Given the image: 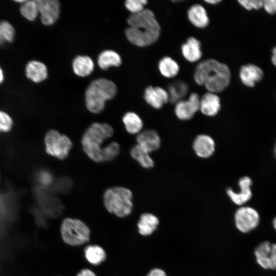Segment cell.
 <instances>
[{"label": "cell", "instance_id": "cell-15", "mask_svg": "<svg viewBox=\"0 0 276 276\" xmlns=\"http://www.w3.org/2000/svg\"><path fill=\"white\" fill-rule=\"evenodd\" d=\"M136 140L137 145L149 153L157 150L161 144L158 134L151 129L141 131L137 134Z\"/></svg>", "mask_w": 276, "mask_h": 276}, {"label": "cell", "instance_id": "cell-23", "mask_svg": "<svg viewBox=\"0 0 276 276\" xmlns=\"http://www.w3.org/2000/svg\"><path fill=\"white\" fill-rule=\"evenodd\" d=\"M73 71L80 77L89 75L93 71L94 64L92 59L86 56H78L73 61Z\"/></svg>", "mask_w": 276, "mask_h": 276}, {"label": "cell", "instance_id": "cell-35", "mask_svg": "<svg viewBox=\"0 0 276 276\" xmlns=\"http://www.w3.org/2000/svg\"><path fill=\"white\" fill-rule=\"evenodd\" d=\"M37 179L41 187L45 188L54 182L53 177L48 171L42 170L39 172Z\"/></svg>", "mask_w": 276, "mask_h": 276}, {"label": "cell", "instance_id": "cell-3", "mask_svg": "<svg viewBox=\"0 0 276 276\" xmlns=\"http://www.w3.org/2000/svg\"><path fill=\"white\" fill-rule=\"evenodd\" d=\"M113 133L112 128L106 123H93L85 131L82 137L83 149L87 155L96 162H102L104 141Z\"/></svg>", "mask_w": 276, "mask_h": 276}, {"label": "cell", "instance_id": "cell-29", "mask_svg": "<svg viewBox=\"0 0 276 276\" xmlns=\"http://www.w3.org/2000/svg\"><path fill=\"white\" fill-rule=\"evenodd\" d=\"M20 11L21 15L27 19L34 20L39 13L37 1H25Z\"/></svg>", "mask_w": 276, "mask_h": 276}, {"label": "cell", "instance_id": "cell-2", "mask_svg": "<svg viewBox=\"0 0 276 276\" xmlns=\"http://www.w3.org/2000/svg\"><path fill=\"white\" fill-rule=\"evenodd\" d=\"M194 79L195 82L204 86L208 92H222L229 85L231 73L225 64L213 59H206L196 66Z\"/></svg>", "mask_w": 276, "mask_h": 276}, {"label": "cell", "instance_id": "cell-31", "mask_svg": "<svg viewBox=\"0 0 276 276\" xmlns=\"http://www.w3.org/2000/svg\"><path fill=\"white\" fill-rule=\"evenodd\" d=\"M120 151L119 145L114 142L109 143L105 146L103 149V160L110 161L114 159L119 154Z\"/></svg>", "mask_w": 276, "mask_h": 276}, {"label": "cell", "instance_id": "cell-1", "mask_svg": "<svg viewBox=\"0 0 276 276\" xmlns=\"http://www.w3.org/2000/svg\"><path fill=\"white\" fill-rule=\"evenodd\" d=\"M127 22L130 27L126 30V36L135 45L144 47L151 45L159 37L160 26L153 12L149 9L131 14Z\"/></svg>", "mask_w": 276, "mask_h": 276}, {"label": "cell", "instance_id": "cell-6", "mask_svg": "<svg viewBox=\"0 0 276 276\" xmlns=\"http://www.w3.org/2000/svg\"><path fill=\"white\" fill-rule=\"evenodd\" d=\"M60 232L63 241L72 246L88 244L90 231L88 226L77 218L66 217L61 223Z\"/></svg>", "mask_w": 276, "mask_h": 276}, {"label": "cell", "instance_id": "cell-22", "mask_svg": "<svg viewBox=\"0 0 276 276\" xmlns=\"http://www.w3.org/2000/svg\"><path fill=\"white\" fill-rule=\"evenodd\" d=\"M27 77L34 82H40L44 80L48 76L46 66L41 62L31 61L26 67Z\"/></svg>", "mask_w": 276, "mask_h": 276}, {"label": "cell", "instance_id": "cell-18", "mask_svg": "<svg viewBox=\"0 0 276 276\" xmlns=\"http://www.w3.org/2000/svg\"><path fill=\"white\" fill-rule=\"evenodd\" d=\"M159 224L158 218L150 213H144L140 215L137 222L139 234L144 237L152 235Z\"/></svg>", "mask_w": 276, "mask_h": 276}, {"label": "cell", "instance_id": "cell-44", "mask_svg": "<svg viewBox=\"0 0 276 276\" xmlns=\"http://www.w3.org/2000/svg\"><path fill=\"white\" fill-rule=\"evenodd\" d=\"M274 151V154H275V157H276V144H275V145Z\"/></svg>", "mask_w": 276, "mask_h": 276}, {"label": "cell", "instance_id": "cell-19", "mask_svg": "<svg viewBox=\"0 0 276 276\" xmlns=\"http://www.w3.org/2000/svg\"><path fill=\"white\" fill-rule=\"evenodd\" d=\"M184 58L188 61L194 62L199 60L202 56L201 43L196 38H189L181 47Z\"/></svg>", "mask_w": 276, "mask_h": 276}, {"label": "cell", "instance_id": "cell-33", "mask_svg": "<svg viewBox=\"0 0 276 276\" xmlns=\"http://www.w3.org/2000/svg\"><path fill=\"white\" fill-rule=\"evenodd\" d=\"M147 3L146 0H127L125 2V5L132 14H136L144 10V6Z\"/></svg>", "mask_w": 276, "mask_h": 276}, {"label": "cell", "instance_id": "cell-34", "mask_svg": "<svg viewBox=\"0 0 276 276\" xmlns=\"http://www.w3.org/2000/svg\"><path fill=\"white\" fill-rule=\"evenodd\" d=\"M13 121L10 116L0 110V132H8L11 129Z\"/></svg>", "mask_w": 276, "mask_h": 276}, {"label": "cell", "instance_id": "cell-32", "mask_svg": "<svg viewBox=\"0 0 276 276\" xmlns=\"http://www.w3.org/2000/svg\"><path fill=\"white\" fill-rule=\"evenodd\" d=\"M72 182L71 179L67 177H62L58 179L56 182H53V189L61 193L68 192L71 189Z\"/></svg>", "mask_w": 276, "mask_h": 276}, {"label": "cell", "instance_id": "cell-17", "mask_svg": "<svg viewBox=\"0 0 276 276\" xmlns=\"http://www.w3.org/2000/svg\"><path fill=\"white\" fill-rule=\"evenodd\" d=\"M220 108V99L216 94L208 92L200 98L199 110L204 115L214 117L218 114Z\"/></svg>", "mask_w": 276, "mask_h": 276}, {"label": "cell", "instance_id": "cell-11", "mask_svg": "<svg viewBox=\"0 0 276 276\" xmlns=\"http://www.w3.org/2000/svg\"><path fill=\"white\" fill-rule=\"evenodd\" d=\"M238 185V191H235L229 188L226 190V193L235 204L242 205L248 202L252 197V180L249 177L245 176L240 178Z\"/></svg>", "mask_w": 276, "mask_h": 276}, {"label": "cell", "instance_id": "cell-36", "mask_svg": "<svg viewBox=\"0 0 276 276\" xmlns=\"http://www.w3.org/2000/svg\"><path fill=\"white\" fill-rule=\"evenodd\" d=\"M240 5L248 10H258L263 7V1L258 0H240Z\"/></svg>", "mask_w": 276, "mask_h": 276}, {"label": "cell", "instance_id": "cell-30", "mask_svg": "<svg viewBox=\"0 0 276 276\" xmlns=\"http://www.w3.org/2000/svg\"><path fill=\"white\" fill-rule=\"evenodd\" d=\"M15 35L13 26L8 21H0V44L12 42Z\"/></svg>", "mask_w": 276, "mask_h": 276}, {"label": "cell", "instance_id": "cell-14", "mask_svg": "<svg viewBox=\"0 0 276 276\" xmlns=\"http://www.w3.org/2000/svg\"><path fill=\"white\" fill-rule=\"evenodd\" d=\"M144 98L148 104L155 109L162 108L169 101L167 91L158 86L148 87L145 90Z\"/></svg>", "mask_w": 276, "mask_h": 276}, {"label": "cell", "instance_id": "cell-40", "mask_svg": "<svg viewBox=\"0 0 276 276\" xmlns=\"http://www.w3.org/2000/svg\"><path fill=\"white\" fill-rule=\"evenodd\" d=\"M271 60L273 64L276 66V46L272 50Z\"/></svg>", "mask_w": 276, "mask_h": 276}, {"label": "cell", "instance_id": "cell-26", "mask_svg": "<svg viewBox=\"0 0 276 276\" xmlns=\"http://www.w3.org/2000/svg\"><path fill=\"white\" fill-rule=\"evenodd\" d=\"M149 153L137 145L132 147L130 150L132 157L136 160L142 167L146 169L152 168L154 164Z\"/></svg>", "mask_w": 276, "mask_h": 276}, {"label": "cell", "instance_id": "cell-37", "mask_svg": "<svg viewBox=\"0 0 276 276\" xmlns=\"http://www.w3.org/2000/svg\"><path fill=\"white\" fill-rule=\"evenodd\" d=\"M263 7L267 13L276 14V0L263 1Z\"/></svg>", "mask_w": 276, "mask_h": 276}, {"label": "cell", "instance_id": "cell-20", "mask_svg": "<svg viewBox=\"0 0 276 276\" xmlns=\"http://www.w3.org/2000/svg\"><path fill=\"white\" fill-rule=\"evenodd\" d=\"M189 21L196 27L205 28L209 24V18L205 8L199 4L192 6L188 11Z\"/></svg>", "mask_w": 276, "mask_h": 276}, {"label": "cell", "instance_id": "cell-28", "mask_svg": "<svg viewBox=\"0 0 276 276\" xmlns=\"http://www.w3.org/2000/svg\"><path fill=\"white\" fill-rule=\"evenodd\" d=\"M123 122L126 130L131 134L140 133L143 126L141 118L132 112L126 113L123 117Z\"/></svg>", "mask_w": 276, "mask_h": 276}, {"label": "cell", "instance_id": "cell-9", "mask_svg": "<svg viewBox=\"0 0 276 276\" xmlns=\"http://www.w3.org/2000/svg\"><path fill=\"white\" fill-rule=\"evenodd\" d=\"M254 254L257 263L266 270H276V243L268 241L260 243Z\"/></svg>", "mask_w": 276, "mask_h": 276}, {"label": "cell", "instance_id": "cell-42", "mask_svg": "<svg viewBox=\"0 0 276 276\" xmlns=\"http://www.w3.org/2000/svg\"><path fill=\"white\" fill-rule=\"evenodd\" d=\"M4 74L2 70L0 67V84L3 81Z\"/></svg>", "mask_w": 276, "mask_h": 276}, {"label": "cell", "instance_id": "cell-39", "mask_svg": "<svg viewBox=\"0 0 276 276\" xmlns=\"http://www.w3.org/2000/svg\"><path fill=\"white\" fill-rule=\"evenodd\" d=\"M76 276H97L96 273L91 270L85 268L80 270Z\"/></svg>", "mask_w": 276, "mask_h": 276}, {"label": "cell", "instance_id": "cell-24", "mask_svg": "<svg viewBox=\"0 0 276 276\" xmlns=\"http://www.w3.org/2000/svg\"><path fill=\"white\" fill-rule=\"evenodd\" d=\"M122 60L120 55L112 50H105L101 52L98 58V64L100 67L106 70L110 66H119Z\"/></svg>", "mask_w": 276, "mask_h": 276}, {"label": "cell", "instance_id": "cell-5", "mask_svg": "<svg viewBox=\"0 0 276 276\" xmlns=\"http://www.w3.org/2000/svg\"><path fill=\"white\" fill-rule=\"evenodd\" d=\"M117 93V87L111 81L101 78L93 81L85 91V102L89 111L98 113L101 112L106 101L112 99Z\"/></svg>", "mask_w": 276, "mask_h": 276}, {"label": "cell", "instance_id": "cell-7", "mask_svg": "<svg viewBox=\"0 0 276 276\" xmlns=\"http://www.w3.org/2000/svg\"><path fill=\"white\" fill-rule=\"evenodd\" d=\"M44 144L47 153L60 159L65 158L72 147L70 138L55 130H50L47 132Z\"/></svg>", "mask_w": 276, "mask_h": 276}, {"label": "cell", "instance_id": "cell-25", "mask_svg": "<svg viewBox=\"0 0 276 276\" xmlns=\"http://www.w3.org/2000/svg\"><path fill=\"white\" fill-rule=\"evenodd\" d=\"M158 69L160 74L166 78H172L177 75L179 71L178 63L172 58L166 56L159 61Z\"/></svg>", "mask_w": 276, "mask_h": 276}, {"label": "cell", "instance_id": "cell-21", "mask_svg": "<svg viewBox=\"0 0 276 276\" xmlns=\"http://www.w3.org/2000/svg\"><path fill=\"white\" fill-rule=\"evenodd\" d=\"M84 254L87 262L95 266L102 264L107 258L105 250L96 244H86L84 249Z\"/></svg>", "mask_w": 276, "mask_h": 276}, {"label": "cell", "instance_id": "cell-41", "mask_svg": "<svg viewBox=\"0 0 276 276\" xmlns=\"http://www.w3.org/2000/svg\"><path fill=\"white\" fill-rule=\"evenodd\" d=\"M205 2L210 4L215 5V4H217L219 3H220L221 1H219V0H209V1L208 0V1H205Z\"/></svg>", "mask_w": 276, "mask_h": 276}, {"label": "cell", "instance_id": "cell-27", "mask_svg": "<svg viewBox=\"0 0 276 276\" xmlns=\"http://www.w3.org/2000/svg\"><path fill=\"white\" fill-rule=\"evenodd\" d=\"M188 91V85L183 82L176 81L171 84L167 91L169 101L172 103H177L183 100Z\"/></svg>", "mask_w": 276, "mask_h": 276}, {"label": "cell", "instance_id": "cell-38", "mask_svg": "<svg viewBox=\"0 0 276 276\" xmlns=\"http://www.w3.org/2000/svg\"><path fill=\"white\" fill-rule=\"evenodd\" d=\"M146 276H167V275L162 269L155 268L151 269Z\"/></svg>", "mask_w": 276, "mask_h": 276}, {"label": "cell", "instance_id": "cell-8", "mask_svg": "<svg viewBox=\"0 0 276 276\" xmlns=\"http://www.w3.org/2000/svg\"><path fill=\"white\" fill-rule=\"evenodd\" d=\"M260 217L259 213L253 208L242 206L235 214V222L237 229L241 232L247 233L255 229L259 224Z\"/></svg>", "mask_w": 276, "mask_h": 276}, {"label": "cell", "instance_id": "cell-13", "mask_svg": "<svg viewBox=\"0 0 276 276\" xmlns=\"http://www.w3.org/2000/svg\"><path fill=\"white\" fill-rule=\"evenodd\" d=\"M193 149L198 157L207 158L213 155L215 151V142L209 135H197L193 142Z\"/></svg>", "mask_w": 276, "mask_h": 276}, {"label": "cell", "instance_id": "cell-16", "mask_svg": "<svg viewBox=\"0 0 276 276\" xmlns=\"http://www.w3.org/2000/svg\"><path fill=\"white\" fill-rule=\"evenodd\" d=\"M263 75L262 69L252 64L243 65L239 72L241 82L248 87H254L256 83L261 80Z\"/></svg>", "mask_w": 276, "mask_h": 276}, {"label": "cell", "instance_id": "cell-10", "mask_svg": "<svg viewBox=\"0 0 276 276\" xmlns=\"http://www.w3.org/2000/svg\"><path fill=\"white\" fill-rule=\"evenodd\" d=\"M200 98L196 93H192L187 100H182L175 103L174 112L178 119L188 121L193 118L199 110Z\"/></svg>", "mask_w": 276, "mask_h": 276}, {"label": "cell", "instance_id": "cell-12", "mask_svg": "<svg viewBox=\"0 0 276 276\" xmlns=\"http://www.w3.org/2000/svg\"><path fill=\"white\" fill-rule=\"evenodd\" d=\"M41 20L44 25L55 23L59 16L60 4L56 0H36Z\"/></svg>", "mask_w": 276, "mask_h": 276}, {"label": "cell", "instance_id": "cell-43", "mask_svg": "<svg viewBox=\"0 0 276 276\" xmlns=\"http://www.w3.org/2000/svg\"><path fill=\"white\" fill-rule=\"evenodd\" d=\"M272 223L273 228L276 230V216L273 218Z\"/></svg>", "mask_w": 276, "mask_h": 276}, {"label": "cell", "instance_id": "cell-4", "mask_svg": "<svg viewBox=\"0 0 276 276\" xmlns=\"http://www.w3.org/2000/svg\"><path fill=\"white\" fill-rule=\"evenodd\" d=\"M132 193L128 189L115 187L107 189L103 194V203L110 214L120 218L131 214L133 209Z\"/></svg>", "mask_w": 276, "mask_h": 276}]
</instances>
